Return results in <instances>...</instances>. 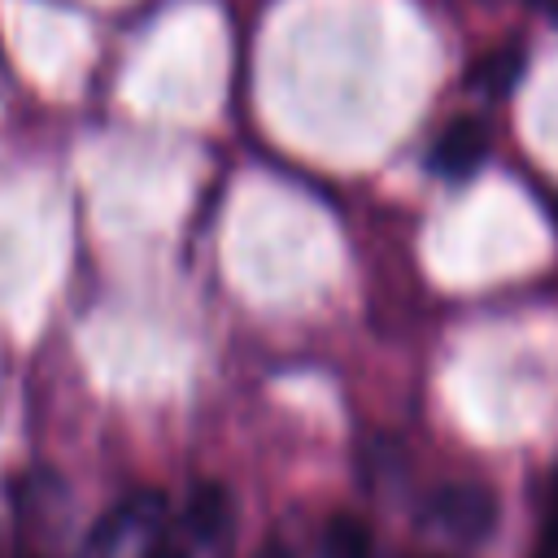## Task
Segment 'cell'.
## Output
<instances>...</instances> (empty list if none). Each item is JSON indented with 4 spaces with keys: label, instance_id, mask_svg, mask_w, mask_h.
<instances>
[{
    "label": "cell",
    "instance_id": "1",
    "mask_svg": "<svg viewBox=\"0 0 558 558\" xmlns=\"http://www.w3.org/2000/svg\"><path fill=\"white\" fill-rule=\"evenodd\" d=\"M235 549V506L227 488L201 484L187 506L166 519V532L153 558H231Z\"/></svg>",
    "mask_w": 558,
    "mask_h": 558
},
{
    "label": "cell",
    "instance_id": "2",
    "mask_svg": "<svg viewBox=\"0 0 558 558\" xmlns=\"http://www.w3.org/2000/svg\"><path fill=\"white\" fill-rule=\"evenodd\" d=\"M166 519L170 510L161 493H131L122 506H113L96 523L83 558H153L166 532Z\"/></svg>",
    "mask_w": 558,
    "mask_h": 558
},
{
    "label": "cell",
    "instance_id": "3",
    "mask_svg": "<svg viewBox=\"0 0 558 558\" xmlns=\"http://www.w3.org/2000/svg\"><path fill=\"white\" fill-rule=\"evenodd\" d=\"M493 497L475 484H458V488H445L436 501H432V514H427V527L445 532V536H458V541H480L493 532Z\"/></svg>",
    "mask_w": 558,
    "mask_h": 558
},
{
    "label": "cell",
    "instance_id": "4",
    "mask_svg": "<svg viewBox=\"0 0 558 558\" xmlns=\"http://www.w3.org/2000/svg\"><path fill=\"white\" fill-rule=\"evenodd\" d=\"M488 157V126L480 118H453L427 153V166L440 179H471Z\"/></svg>",
    "mask_w": 558,
    "mask_h": 558
},
{
    "label": "cell",
    "instance_id": "5",
    "mask_svg": "<svg viewBox=\"0 0 558 558\" xmlns=\"http://www.w3.org/2000/svg\"><path fill=\"white\" fill-rule=\"evenodd\" d=\"M318 558H375V541L366 532L362 519L353 514H336L323 532V545H318Z\"/></svg>",
    "mask_w": 558,
    "mask_h": 558
},
{
    "label": "cell",
    "instance_id": "6",
    "mask_svg": "<svg viewBox=\"0 0 558 558\" xmlns=\"http://www.w3.org/2000/svg\"><path fill=\"white\" fill-rule=\"evenodd\" d=\"M253 558H296V554H292V549H288L283 541H266V545H262V549H257Z\"/></svg>",
    "mask_w": 558,
    "mask_h": 558
},
{
    "label": "cell",
    "instance_id": "7",
    "mask_svg": "<svg viewBox=\"0 0 558 558\" xmlns=\"http://www.w3.org/2000/svg\"><path fill=\"white\" fill-rule=\"evenodd\" d=\"M545 541L558 545V484H554V497H549V527H545Z\"/></svg>",
    "mask_w": 558,
    "mask_h": 558
},
{
    "label": "cell",
    "instance_id": "8",
    "mask_svg": "<svg viewBox=\"0 0 558 558\" xmlns=\"http://www.w3.org/2000/svg\"><path fill=\"white\" fill-rule=\"evenodd\" d=\"M532 558H558V545H549V541H541V549H536Z\"/></svg>",
    "mask_w": 558,
    "mask_h": 558
}]
</instances>
